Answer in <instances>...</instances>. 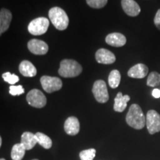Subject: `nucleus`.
<instances>
[{
    "label": "nucleus",
    "instance_id": "28",
    "mask_svg": "<svg viewBox=\"0 0 160 160\" xmlns=\"http://www.w3.org/2000/svg\"><path fill=\"white\" fill-rule=\"evenodd\" d=\"M152 96L156 99H159L160 98V89L159 88H155L152 91Z\"/></svg>",
    "mask_w": 160,
    "mask_h": 160
},
{
    "label": "nucleus",
    "instance_id": "17",
    "mask_svg": "<svg viewBox=\"0 0 160 160\" xmlns=\"http://www.w3.org/2000/svg\"><path fill=\"white\" fill-rule=\"evenodd\" d=\"M19 69L20 73L26 77H35L37 73L35 66L28 60H24L20 63Z\"/></svg>",
    "mask_w": 160,
    "mask_h": 160
},
{
    "label": "nucleus",
    "instance_id": "12",
    "mask_svg": "<svg viewBox=\"0 0 160 160\" xmlns=\"http://www.w3.org/2000/svg\"><path fill=\"white\" fill-rule=\"evenodd\" d=\"M121 4L123 11L130 17H137L141 12L139 5L134 0H122Z\"/></svg>",
    "mask_w": 160,
    "mask_h": 160
},
{
    "label": "nucleus",
    "instance_id": "4",
    "mask_svg": "<svg viewBox=\"0 0 160 160\" xmlns=\"http://www.w3.org/2000/svg\"><path fill=\"white\" fill-rule=\"evenodd\" d=\"M50 22L45 17H39L32 20L28 25V29L32 35L39 36L45 33L49 27Z\"/></svg>",
    "mask_w": 160,
    "mask_h": 160
},
{
    "label": "nucleus",
    "instance_id": "25",
    "mask_svg": "<svg viewBox=\"0 0 160 160\" xmlns=\"http://www.w3.org/2000/svg\"><path fill=\"white\" fill-rule=\"evenodd\" d=\"M87 4L93 8H102L107 5L108 0H86Z\"/></svg>",
    "mask_w": 160,
    "mask_h": 160
},
{
    "label": "nucleus",
    "instance_id": "5",
    "mask_svg": "<svg viewBox=\"0 0 160 160\" xmlns=\"http://www.w3.org/2000/svg\"><path fill=\"white\" fill-rule=\"evenodd\" d=\"M92 92L98 102L105 103L108 101V91L105 82L103 80H97L93 84Z\"/></svg>",
    "mask_w": 160,
    "mask_h": 160
},
{
    "label": "nucleus",
    "instance_id": "31",
    "mask_svg": "<svg viewBox=\"0 0 160 160\" xmlns=\"http://www.w3.org/2000/svg\"><path fill=\"white\" fill-rule=\"evenodd\" d=\"M32 160H39V159H32Z\"/></svg>",
    "mask_w": 160,
    "mask_h": 160
},
{
    "label": "nucleus",
    "instance_id": "10",
    "mask_svg": "<svg viewBox=\"0 0 160 160\" xmlns=\"http://www.w3.org/2000/svg\"><path fill=\"white\" fill-rule=\"evenodd\" d=\"M96 60L98 63L110 65L113 64L116 61L115 55L111 51L105 48H100L96 52L95 54Z\"/></svg>",
    "mask_w": 160,
    "mask_h": 160
},
{
    "label": "nucleus",
    "instance_id": "20",
    "mask_svg": "<svg viewBox=\"0 0 160 160\" xmlns=\"http://www.w3.org/2000/svg\"><path fill=\"white\" fill-rule=\"evenodd\" d=\"M37 138V142L42 147L45 149L51 148L52 146V140L48 136L45 135V133H41V132H37L35 134Z\"/></svg>",
    "mask_w": 160,
    "mask_h": 160
},
{
    "label": "nucleus",
    "instance_id": "29",
    "mask_svg": "<svg viewBox=\"0 0 160 160\" xmlns=\"http://www.w3.org/2000/svg\"><path fill=\"white\" fill-rule=\"evenodd\" d=\"M1 145H2V138L0 137V148H1Z\"/></svg>",
    "mask_w": 160,
    "mask_h": 160
},
{
    "label": "nucleus",
    "instance_id": "24",
    "mask_svg": "<svg viewBox=\"0 0 160 160\" xmlns=\"http://www.w3.org/2000/svg\"><path fill=\"white\" fill-rule=\"evenodd\" d=\"M2 78L6 82L9 83L10 85H12L18 82L19 80V78L18 76L16 74H13V73H11L10 72H6V73H3Z\"/></svg>",
    "mask_w": 160,
    "mask_h": 160
},
{
    "label": "nucleus",
    "instance_id": "8",
    "mask_svg": "<svg viewBox=\"0 0 160 160\" xmlns=\"http://www.w3.org/2000/svg\"><path fill=\"white\" fill-rule=\"evenodd\" d=\"M40 82L44 91L49 93L59 91L62 87V82L58 77L43 76L40 79Z\"/></svg>",
    "mask_w": 160,
    "mask_h": 160
},
{
    "label": "nucleus",
    "instance_id": "14",
    "mask_svg": "<svg viewBox=\"0 0 160 160\" xmlns=\"http://www.w3.org/2000/svg\"><path fill=\"white\" fill-rule=\"evenodd\" d=\"M106 43L113 47H122L126 44L127 39L123 34L120 33H110L105 38Z\"/></svg>",
    "mask_w": 160,
    "mask_h": 160
},
{
    "label": "nucleus",
    "instance_id": "26",
    "mask_svg": "<svg viewBox=\"0 0 160 160\" xmlns=\"http://www.w3.org/2000/svg\"><path fill=\"white\" fill-rule=\"evenodd\" d=\"M9 93L12 96H19L25 93V89L22 85H11L10 87Z\"/></svg>",
    "mask_w": 160,
    "mask_h": 160
},
{
    "label": "nucleus",
    "instance_id": "30",
    "mask_svg": "<svg viewBox=\"0 0 160 160\" xmlns=\"http://www.w3.org/2000/svg\"><path fill=\"white\" fill-rule=\"evenodd\" d=\"M0 160H5V159H0Z\"/></svg>",
    "mask_w": 160,
    "mask_h": 160
},
{
    "label": "nucleus",
    "instance_id": "1",
    "mask_svg": "<svg viewBox=\"0 0 160 160\" xmlns=\"http://www.w3.org/2000/svg\"><path fill=\"white\" fill-rule=\"evenodd\" d=\"M126 122L130 127L136 130H141L146 125V117L139 105L133 104L126 115Z\"/></svg>",
    "mask_w": 160,
    "mask_h": 160
},
{
    "label": "nucleus",
    "instance_id": "2",
    "mask_svg": "<svg viewBox=\"0 0 160 160\" xmlns=\"http://www.w3.org/2000/svg\"><path fill=\"white\" fill-rule=\"evenodd\" d=\"M49 19L56 28L64 31L68 28L69 19L65 11L59 7H54L49 11Z\"/></svg>",
    "mask_w": 160,
    "mask_h": 160
},
{
    "label": "nucleus",
    "instance_id": "3",
    "mask_svg": "<svg viewBox=\"0 0 160 160\" xmlns=\"http://www.w3.org/2000/svg\"><path fill=\"white\" fill-rule=\"evenodd\" d=\"M82 71V67L73 59H64L60 62L59 73L65 78H72L79 76Z\"/></svg>",
    "mask_w": 160,
    "mask_h": 160
},
{
    "label": "nucleus",
    "instance_id": "27",
    "mask_svg": "<svg viewBox=\"0 0 160 160\" xmlns=\"http://www.w3.org/2000/svg\"><path fill=\"white\" fill-rule=\"evenodd\" d=\"M153 22H154V25L157 27V28L160 31V9L158 10L157 13H156Z\"/></svg>",
    "mask_w": 160,
    "mask_h": 160
},
{
    "label": "nucleus",
    "instance_id": "13",
    "mask_svg": "<svg viewBox=\"0 0 160 160\" xmlns=\"http://www.w3.org/2000/svg\"><path fill=\"white\" fill-rule=\"evenodd\" d=\"M64 128L66 133L71 136H75L79 133L80 130L79 122L77 117H70L65 122Z\"/></svg>",
    "mask_w": 160,
    "mask_h": 160
},
{
    "label": "nucleus",
    "instance_id": "11",
    "mask_svg": "<svg viewBox=\"0 0 160 160\" xmlns=\"http://www.w3.org/2000/svg\"><path fill=\"white\" fill-rule=\"evenodd\" d=\"M148 68L145 64L139 63L131 68L128 71L129 77L133 79H143L148 73Z\"/></svg>",
    "mask_w": 160,
    "mask_h": 160
},
{
    "label": "nucleus",
    "instance_id": "21",
    "mask_svg": "<svg viewBox=\"0 0 160 160\" xmlns=\"http://www.w3.org/2000/svg\"><path fill=\"white\" fill-rule=\"evenodd\" d=\"M121 81V74L118 70H113L108 77V84L111 88H117Z\"/></svg>",
    "mask_w": 160,
    "mask_h": 160
},
{
    "label": "nucleus",
    "instance_id": "22",
    "mask_svg": "<svg viewBox=\"0 0 160 160\" xmlns=\"http://www.w3.org/2000/svg\"><path fill=\"white\" fill-rule=\"evenodd\" d=\"M147 85L149 87L155 88L160 86V73L156 71L150 73L148 76Z\"/></svg>",
    "mask_w": 160,
    "mask_h": 160
},
{
    "label": "nucleus",
    "instance_id": "23",
    "mask_svg": "<svg viewBox=\"0 0 160 160\" xmlns=\"http://www.w3.org/2000/svg\"><path fill=\"white\" fill-rule=\"evenodd\" d=\"M97 151L94 148L84 150L79 153V157L81 160H93L94 159Z\"/></svg>",
    "mask_w": 160,
    "mask_h": 160
},
{
    "label": "nucleus",
    "instance_id": "6",
    "mask_svg": "<svg viewBox=\"0 0 160 160\" xmlns=\"http://www.w3.org/2000/svg\"><path fill=\"white\" fill-rule=\"evenodd\" d=\"M146 127L150 134L160 132V115L154 110H150L146 115Z\"/></svg>",
    "mask_w": 160,
    "mask_h": 160
},
{
    "label": "nucleus",
    "instance_id": "32",
    "mask_svg": "<svg viewBox=\"0 0 160 160\" xmlns=\"http://www.w3.org/2000/svg\"><path fill=\"white\" fill-rule=\"evenodd\" d=\"M159 89H160V86H159Z\"/></svg>",
    "mask_w": 160,
    "mask_h": 160
},
{
    "label": "nucleus",
    "instance_id": "16",
    "mask_svg": "<svg viewBox=\"0 0 160 160\" xmlns=\"http://www.w3.org/2000/svg\"><path fill=\"white\" fill-rule=\"evenodd\" d=\"M131 99V97L128 95H122L121 92L117 93V97L114 99V105H113V110L116 112L122 113L127 108V104Z\"/></svg>",
    "mask_w": 160,
    "mask_h": 160
},
{
    "label": "nucleus",
    "instance_id": "9",
    "mask_svg": "<svg viewBox=\"0 0 160 160\" xmlns=\"http://www.w3.org/2000/svg\"><path fill=\"white\" fill-rule=\"evenodd\" d=\"M28 48L32 53L36 55H45L48 51V45L45 42L37 39L30 40Z\"/></svg>",
    "mask_w": 160,
    "mask_h": 160
},
{
    "label": "nucleus",
    "instance_id": "15",
    "mask_svg": "<svg viewBox=\"0 0 160 160\" xmlns=\"http://www.w3.org/2000/svg\"><path fill=\"white\" fill-rule=\"evenodd\" d=\"M11 19V11L5 8H2L0 11V36L9 28Z\"/></svg>",
    "mask_w": 160,
    "mask_h": 160
},
{
    "label": "nucleus",
    "instance_id": "7",
    "mask_svg": "<svg viewBox=\"0 0 160 160\" xmlns=\"http://www.w3.org/2000/svg\"><path fill=\"white\" fill-rule=\"evenodd\" d=\"M28 103L30 105L37 108H42L45 107L47 103V99L42 91L38 89H33L28 93L26 97Z\"/></svg>",
    "mask_w": 160,
    "mask_h": 160
},
{
    "label": "nucleus",
    "instance_id": "18",
    "mask_svg": "<svg viewBox=\"0 0 160 160\" xmlns=\"http://www.w3.org/2000/svg\"><path fill=\"white\" fill-rule=\"evenodd\" d=\"M21 143L24 145L26 150H31L37 145V140L35 134L31 132H24L21 137Z\"/></svg>",
    "mask_w": 160,
    "mask_h": 160
},
{
    "label": "nucleus",
    "instance_id": "19",
    "mask_svg": "<svg viewBox=\"0 0 160 160\" xmlns=\"http://www.w3.org/2000/svg\"><path fill=\"white\" fill-rule=\"evenodd\" d=\"M25 148L22 143H17L13 146L11 150V159L13 160H22L25 153Z\"/></svg>",
    "mask_w": 160,
    "mask_h": 160
}]
</instances>
